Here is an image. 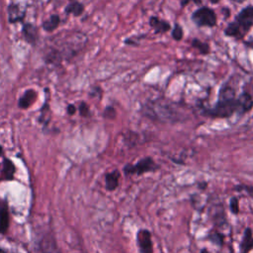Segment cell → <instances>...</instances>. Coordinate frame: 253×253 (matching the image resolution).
<instances>
[{
  "label": "cell",
  "mask_w": 253,
  "mask_h": 253,
  "mask_svg": "<svg viewBox=\"0 0 253 253\" xmlns=\"http://www.w3.org/2000/svg\"><path fill=\"white\" fill-rule=\"evenodd\" d=\"M86 37L81 33L59 34L53 39V47L60 57H72L81 50L86 43Z\"/></svg>",
  "instance_id": "obj_1"
},
{
  "label": "cell",
  "mask_w": 253,
  "mask_h": 253,
  "mask_svg": "<svg viewBox=\"0 0 253 253\" xmlns=\"http://www.w3.org/2000/svg\"><path fill=\"white\" fill-rule=\"evenodd\" d=\"M253 24V7L243 9L236 17L235 22L231 23L225 33L230 37H243L251 28Z\"/></svg>",
  "instance_id": "obj_2"
},
{
  "label": "cell",
  "mask_w": 253,
  "mask_h": 253,
  "mask_svg": "<svg viewBox=\"0 0 253 253\" xmlns=\"http://www.w3.org/2000/svg\"><path fill=\"white\" fill-rule=\"evenodd\" d=\"M235 111H238V106L236 99H234V94L231 90L225 89L220 92L219 101L210 111V114L214 117H228Z\"/></svg>",
  "instance_id": "obj_3"
},
{
  "label": "cell",
  "mask_w": 253,
  "mask_h": 253,
  "mask_svg": "<svg viewBox=\"0 0 253 253\" xmlns=\"http://www.w3.org/2000/svg\"><path fill=\"white\" fill-rule=\"evenodd\" d=\"M193 21L199 26H214L216 23V17L214 12L207 7L198 9L193 14Z\"/></svg>",
  "instance_id": "obj_4"
},
{
  "label": "cell",
  "mask_w": 253,
  "mask_h": 253,
  "mask_svg": "<svg viewBox=\"0 0 253 253\" xmlns=\"http://www.w3.org/2000/svg\"><path fill=\"white\" fill-rule=\"evenodd\" d=\"M137 244L141 253H152L153 246L151 241V235L148 230L140 229L137 232Z\"/></svg>",
  "instance_id": "obj_5"
},
{
  "label": "cell",
  "mask_w": 253,
  "mask_h": 253,
  "mask_svg": "<svg viewBox=\"0 0 253 253\" xmlns=\"http://www.w3.org/2000/svg\"><path fill=\"white\" fill-rule=\"evenodd\" d=\"M154 169V162L150 158H145L137 162L135 165L127 166L126 168V172L127 173H143Z\"/></svg>",
  "instance_id": "obj_6"
},
{
  "label": "cell",
  "mask_w": 253,
  "mask_h": 253,
  "mask_svg": "<svg viewBox=\"0 0 253 253\" xmlns=\"http://www.w3.org/2000/svg\"><path fill=\"white\" fill-rule=\"evenodd\" d=\"M24 11L21 10V8L18 5L12 4L8 7V19L11 23L22 21L24 19Z\"/></svg>",
  "instance_id": "obj_7"
},
{
  "label": "cell",
  "mask_w": 253,
  "mask_h": 253,
  "mask_svg": "<svg viewBox=\"0 0 253 253\" xmlns=\"http://www.w3.org/2000/svg\"><path fill=\"white\" fill-rule=\"evenodd\" d=\"M23 34L24 38L27 42H29L32 44H35L38 39V30L37 28L32 24H26L23 28Z\"/></svg>",
  "instance_id": "obj_8"
},
{
  "label": "cell",
  "mask_w": 253,
  "mask_h": 253,
  "mask_svg": "<svg viewBox=\"0 0 253 253\" xmlns=\"http://www.w3.org/2000/svg\"><path fill=\"white\" fill-rule=\"evenodd\" d=\"M236 101L238 106V112H242V113L249 111L253 105V100L251 96L247 93L242 94L238 99H236Z\"/></svg>",
  "instance_id": "obj_9"
},
{
  "label": "cell",
  "mask_w": 253,
  "mask_h": 253,
  "mask_svg": "<svg viewBox=\"0 0 253 253\" xmlns=\"http://www.w3.org/2000/svg\"><path fill=\"white\" fill-rule=\"evenodd\" d=\"M36 98V93L34 90H27L25 92V94L21 97L20 101H19V106L23 109H27L31 106V104L35 101Z\"/></svg>",
  "instance_id": "obj_10"
},
{
  "label": "cell",
  "mask_w": 253,
  "mask_h": 253,
  "mask_svg": "<svg viewBox=\"0 0 253 253\" xmlns=\"http://www.w3.org/2000/svg\"><path fill=\"white\" fill-rule=\"evenodd\" d=\"M252 248H253V236H252V232H251L250 228H247L244 233V237H243V240L241 243V252L247 253Z\"/></svg>",
  "instance_id": "obj_11"
},
{
  "label": "cell",
  "mask_w": 253,
  "mask_h": 253,
  "mask_svg": "<svg viewBox=\"0 0 253 253\" xmlns=\"http://www.w3.org/2000/svg\"><path fill=\"white\" fill-rule=\"evenodd\" d=\"M150 25L157 33H164L170 29V26L167 22L163 20H159L158 18H155V17H152L150 19Z\"/></svg>",
  "instance_id": "obj_12"
},
{
  "label": "cell",
  "mask_w": 253,
  "mask_h": 253,
  "mask_svg": "<svg viewBox=\"0 0 253 253\" xmlns=\"http://www.w3.org/2000/svg\"><path fill=\"white\" fill-rule=\"evenodd\" d=\"M60 19L57 15H51L47 20H45L42 24V28L47 32H52L59 25Z\"/></svg>",
  "instance_id": "obj_13"
},
{
  "label": "cell",
  "mask_w": 253,
  "mask_h": 253,
  "mask_svg": "<svg viewBox=\"0 0 253 253\" xmlns=\"http://www.w3.org/2000/svg\"><path fill=\"white\" fill-rule=\"evenodd\" d=\"M119 172L118 171H115L113 173H110L107 175V187L108 189L110 190H113L115 189L117 186H118V183H119Z\"/></svg>",
  "instance_id": "obj_14"
},
{
  "label": "cell",
  "mask_w": 253,
  "mask_h": 253,
  "mask_svg": "<svg viewBox=\"0 0 253 253\" xmlns=\"http://www.w3.org/2000/svg\"><path fill=\"white\" fill-rule=\"evenodd\" d=\"M65 11L73 14L74 16H79L83 12V6L78 2H72L65 8Z\"/></svg>",
  "instance_id": "obj_15"
},
{
  "label": "cell",
  "mask_w": 253,
  "mask_h": 253,
  "mask_svg": "<svg viewBox=\"0 0 253 253\" xmlns=\"http://www.w3.org/2000/svg\"><path fill=\"white\" fill-rule=\"evenodd\" d=\"M182 36H183V31H182L181 27L180 26H176L174 28V30H173V37H174V39L175 40H181Z\"/></svg>",
  "instance_id": "obj_16"
},
{
  "label": "cell",
  "mask_w": 253,
  "mask_h": 253,
  "mask_svg": "<svg viewBox=\"0 0 253 253\" xmlns=\"http://www.w3.org/2000/svg\"><path fill=\"white\" fill-rule=\"evenodd\" d=\"M230 209L233 212H238V201L237 199L233 198L231 201H230Z\"/></svg>",
  "instance_id": "obj_17"
},
{
  "label": "cell",
  "mask_w": 253,
  "mask_h": 253,
  "mask_svg": "<svg viewBox=\"0 0 253 253\" xmlns=\"http://www.w3.org/2000/svg\"><path fill=\"white\" fill-rule=\"evenodd\" d=\"M79 112L82 116H86L88 114V106L85 103H81L79 107Z\"/></svg>",
  "instance_id": "obj_18"
},
{
  "label": "cell",
  "mask_w": 253,
  "mask_h": 253,
  "mask_svg": "<svg viewBox=\"0 0 253 253\" xmlns=\"http://www.w3.org/2000/svg\"><path fill=\"white\" fill-rule=\"evenodd\" d=\"M75 111H76V109H75V107L73 105H69L67 107V112H68L69 115H73L75 113Z\"/></svg>",
  "instance_id": "obj_19"
},
{
  "label": "cell",
  "mask_w": 253,
  "mask_h": 253,
  "mask_svg": "<svg viewBox=\"0 0 253 253\" xmlns=\"http://www.w3.org/2000/svg\"><path fill=\"white\" fill-rule=\"evenodd\" d=\"M211 2H212V3H216V2H218L219 0H210Z\"/></svg>",
  "instance_id": "obj_20"
},
{
  "label": "cell",
  "mask_w": 253,
  "mask_h": 253,
  "mask_svg": "<svg viewBox=\"0 0 253 253\" xmlns=\"http://www.w3.org/2000/svg\"><path fill=\"white\" fill-rule=\"evenodd\" d=\"M201 253H208V252H207V250H203V252H201Z\"/></svg>",
  "instance_id": "obj_21"
},
{
  "label": "cell",
  "mask_w": 253,
  "mask_h": 253,
  "mask_svg": "<svg viewBox=\"0 0 253 253\" xmlns=\"http://www.w3.org/2000/svg\"><path fill=\"white\" fill-rule=\"evenodd\" d=\"M233 1H236V2H241V1H243V0H233Z\"/></svg>",
  "instance_id": "obj_22"
},
{
  "label": "cell",
  "mask_w": 253,
  "mask_h": 253,
  "mask_svg": "<svg viewBox=\"0 0 253 253\" xmlns=\"http://www.w3.org/2000/svg\"><path fill=\"white\" fill-rule=\"evenodd\" d=\"M0 253H3V252H2V251H0Z\"/></svg>",
  "instance_id": "obj_23"
}]
</instances>
